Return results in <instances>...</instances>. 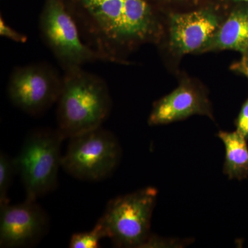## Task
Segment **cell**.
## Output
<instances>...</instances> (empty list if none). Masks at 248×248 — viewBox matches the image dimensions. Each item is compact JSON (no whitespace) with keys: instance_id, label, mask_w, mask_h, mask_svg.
Segmentation results:
<instances>
[{"instance_id":"6da1fadb","label":"cell","mask_w":248,"mask_h":248,"mask_svg":"<svg viewBox=\"0 0 248 248\" xmlns=\"http://www.w3.org/2000/svg\"><path fill=\"white\" fill-rule=\"evenodd\" d=\"M62 1L85 43L108 62H124V54L157 38L159 22L146 0Z\"/></svg>"},{"instance_id":"7a4b0ae2","label":"cell","mask_w":248,"mask_h":248,"mask_svg":"<svg viewBox=\"0 0 248 248\" xmlns=\"http://www.w3.org/2000/svg\"><path fill=\"white\" fill-rule=\"evenodd\" d=\"M57 104V129L65 140L102 126L112 108L107 82L82 67L64 71Z\"/></svg>"},{"instance_id":"3957f363","label":"cell","mask_w":248,"mask_h":248,"mask_svg":"<svg viewBox=\"0 0 248 248\" xmlns=\"http://www.w3.org/2000/svg\"><path fill=\"white\" fill-rule=\"evenodd\" d=\"M63 140L58 129H35L26 137L14 159L27 200L37 201L56 188Z\"/></svg>"},{"instance_id":"277c9868","label":"cell","mask_w":248,"mask_h":248,"mask_svg":"<svg viewBox=\"0 0 248 248\" xmlns=\"http://www.w3.org/2000/svg\"><path fill=\"white\" fill-rule=\"evenodd\" d=\"M158 190L146 187L112 199L98 221L118 248H141L151 234Z\"/></svg>"},{"instance_id":"5b68a950","label":"cell","mask_w":248,"mask_h":248,"mask_svg":"<svg viewBox=\"0 0 248 248\" xmlns=\"http://www.w3.org/2000/svg\"><path fill=\"white\" fill-rule=\"evenodd\" d=\"M62 166L79 180L99 182L113 174L122 158L117 138L102 126L69 138Z\"/></svg>"},{"instance_id":"8992f818","label":"cell","mask_w":248,"mask_h":248,"mask_svg":"<svg viewBox=\"0 0 248 248\" xmlns=\"http://www.w3.org/2000/svg\"><path fill=\"white\" fill-rule=\"evenodd\" d=\"M39 28L42 40L63 71L93 62H107L85 43L76 21L62 0H45Z\"/></svg>"},{"instance_id":"52a82bcc","label":"cell","mask_w":248,"mask_h":248,"mask_svg":"<svg viewBox=\"0 0 248 248\" xmlns=\"http://www.w3.org/2000/svg\"><path fill=\"white\" fill-rule=\"evenodd\" d=\"M63 76L46 62L15 67L10 74L7 95L10 102L31 115H38L58 102Z\"/></svg>"},{"instance_id":"ba28073f","label":"cell","mask_w":248,"mask_h":248,"mask_svg":"<svg viewBox=\"0 0 248 248\" xmlns=\"http://www.w3.org/2000/svg\"><path fill=\"white\" fill-rule=\"evenodd\" d=\"M49 218L36 200L0 206L1 248L31 247L48 232Z\"/></svg>"},{"instance_id":"9c48e42d","label":"cell","mask_w":248,"mask_h":248,"mask_svg":"<svg viewBox=\"0 0 248 248\" xmlns=\"http://www.w3.org/2000/svg\"><path fill=\"white\" fill-rule=\"evenodd\" d=\"M220 25L219 17L212 9L171 15L170 47L178 55L202 51Z\"/></svg>"},{"instance_id":"30bf717a","label":"cell","mask_w":248,"mask_h":248,"mask_svg":"<svg viewBox=\"0 0 248 248\" xmlns=\"http://www.w3.org/2000/svg\"><path fill=\"white\" fill-rule=\"evenodd\" d=\"M196 115L213 119L211 104L202 88L185 80L172 92L155 103L148 123L153 126L165 125Z\"/></svg>"},{"instance_id":"8fae6325","label":"cell","mask_w":248,"mask_h":248,"mask_svg":"<svg viewBox=\"0 0 248 248\" xmlns=\"http://www.w3.org/2000/svg\"><path fill=\"white\" fill-rule=\"evenodd\" d=\"M221 50H232L242 54L248 51V8L233 11L202 52Z\"/></svg>"},{"instance_id":"7c38bea8","label":"cell","mask_w":248,"mask_h":248,"mask_svg":"<svg viewBox=\"0 0 248 248\" xmlns=\"http://www.w3.org/2000/svg\"><path fill=\"white\" fill-rule=\"evenodd\" d=\"M218 138L226 150L223 174L228 179L242 181L248 178V140L236 130L219 131Z\"/></svg>"},{"instance_id":"4fadbf2b","label":"cell","mask_w":248,"mask_h":248,"mask_svg":"<svg viewBox=\"0 0 248 248\" xmlns=\"http://www.w3.org/2000/svg\"><path fill=\"white\" fill-rule=\"evenodd\" d=\"M15 174H17L14 158L0 153V206L10 203L9 192Z\"/></svg>"},{"instance_id":"5bb4252c","label":"cell","mask_w":248,"mask_h":248,"mask_svg":"<svg viewBox=\"0 0 248 248\" xmlns=\"http://www.w3.org/2000/svg\"><path fill=\"white\" fill-rule=\"evenodd\" d=\"M107 237V232L102 225L97 222L91 231L84 232L76 233L70 240V248H97L99 241Z\"/></svg>"},{"instance_id":"9a60e30c","label":"cell","mask_w":248,"mask_h":248,"mask_svg":"<svg viewBox=\"0 0 248 248\" xmlns=\"http://www.w3.org/2000/svg\"><path fill=\"white\" fill-rule=\"evenodd\" d=\"M191 243L192 241L190 239H169L151 233L141 248H183Z\"/></svg>"},{"instance_id":"2e32d148","label":"cell","mask_w":248,"mask_h":248,"mask_svg":"<svg viewBox=\"0 0 248 248\" xmlns=\"http://www.w3.org/2000/svg\"><path fill=\"white\" fill-rule=\"evenodd\" d=\"M0 35L17 43H26L28 40L27 36L11 27L1 16L0 17Z\"/></svg>"},{"instance_id":"e0dca14e","label":"cell","mask_w":248,"mask_h":248,"mask_svg":"<svg viewBox=\"0 0 248 248\" xmlns=\"http://www.w3.org/2000/svg\"><path fill=\"white\" fill-rule=\"evenodd\" d=\"M236 130L248 140V97L235 121Z\"/></svg>"},{"instance_id":"ac0fdd59","label":"cell","mask_w":248,"mask_h":248,"mask_svg":"<svg viewBox=\"0 0 248 248\" xmlns=\"http://www.w3.org/2000/svg\"><path fill=\"white\" fill-rule=\"evenodd\" d=\"M231 70L244 75L248 79V51L243 54L241 60L232 65Z\"/></svg>"},{"instance_id":"d6986e66","label":"cell","mask_w":248,"mask_h":248,"mask_svg":"<svg viewBox=\"0 0 248 248\" xmlns=\"http://www.w3.org/2000/svg\"><path fill=\"white\" fill-rule=\"evenodd\" d=\"M226 1H233V2H244L248 4V0H226Z\"/></svg>"},{"instance_id":"ffe728a7","label":"cell","mask_w":248,"mask_h":248,"mask_svg":"<svg viewBox=\"0 0 248 248\" xmlns=\"http://www.w3.org/2000/svg\"><path fill=\"white\" fill-rule=\"evenodd\" d=\"M163 1H169V0H163ZM169 1H170V0H169Z\"/></svg>"}]
</instances>
